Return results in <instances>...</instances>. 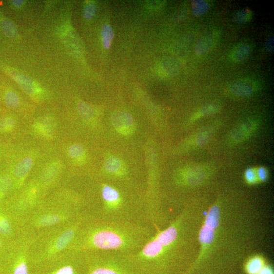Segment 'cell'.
Listing matches in <instances>:
<instances>
[{"label": "cell", "instance_id": "cell-19", "mask_svg": "<svg viewBox=\"0 0 274 274\" xmlns=\"http://www.w3.org/2000/svg\"><path fill=\"white\" fill-rule=\"evenodd\" d=\"M4 101L6 106L11 109H15L19 107L20 104V99L18 94L12 91H9L5 93Z\"/></svg>", "mask_w": 274, "mask_h": 274}, {"label": "cell", "instance_id": "cell-10", "mask_svg": "<svg viewBox=\"0 0 274 274\" xmlns=\"http://www.w3.org/2000/svg\"><path fill=\"white\" fill-rule=\"evenodd\" d=\"M68 155L74 163L78 165L83 164L86 158L85 149L79 144L70 145L68 149Z\"/></svg>", "mask_w": 274, "mask_h": 274}, {"label": "cell", "instance_id": "cell-26", "mask_svg": "<svg viewBox=\"0 0 274 274\" xmlns=\"http://www.w3.org/2000/svg\"><path fill=\"white\" fill-rule=\"evenodd\" d=\"M11 231V227L9 221L4 217L0 216V234L7 235Z\"/></svg>", "mask_w": 274, "mask_h": 274}, {"label": "cell", "instance_id": "cell-8", "mask_svg": "<svg viewBox=\"0 0 274 274\" xmlns=\"http://www.w3.org/2000/svg\"><path fill=\"white\" fill-rule=\"evenodd\" d=\"M104 168L109 176L121 178L126 176L127 168L123 162L117 157H110L105 162Z\"/></svg>", "mask_w": 274, "mask_h": 274}, {"label": "cell", "instance_id": "cell-2", "mask_svg": "<svg viewBox=\"0 0 274 274\" xmlns=\"http://www.w3.org/2000/svg\"><path fill=\"white\" fill-rule=\"evenodd\" d=\"M98 252L95 256L85 260L84 274H135L129 254Z\"/></svg>", "mask_w": 274, "mask_h": 274}, {"label": "cell", "instance_id": "cell-29", "mask_svg": "<svg viewBox=\"0 0 274 274\" xmlns=\"http://www.w3.org/2000/svg\"><path fill=\"white\" fill-rule=\"evenodd\" d=\"M14 274H29L27 265L24 261H21L15 268Z\"/></svg>", "mask_w": 274, "mask_h": 274}, {"label": "cell", "instance_id": "cell-31", "mask_svg": "<svg viewBox=\"0 0 274 274\" xmlns=\"http://www.w3.org/2000/svg\"><path fill=\"white\" fill-rule=\"evenodd\" d=\"M258 274H274V272L271 267L265 266Z\"/></svg>", "mask_w": 274, "mask_h": 274}, {"label": "cell", "instance_id": "cell-15", "mask_svg": "<svg viewBox=\"0 0 274 274\" xmlns=\"http://www.w3.org/2000/svg\"><path fill=\"white\" fill-rule=\"evenodd\" d=\"M230 89L234 95L240 97L251 95L254 92L251 86L241 82H236L232 84Z\"/></svg>", "mask_w": 274, "mask_h": 274}, {"label": "cell", "instance_id": "cell-9", "mask_svg": "<svg viewBox=\"0 0 274 274\" xmlns=\"http://www.w3.org/2000/svg\"><path fill=\"white\" fill-rule=\"evenodd\" d=\"M55 128L53 121L48 118H42L34 124V130L37 133L46 138H51Z\"/></svg>", "mask_w": 274, "mask_h": 274}, {"label": "cell", "instance_id": "cell-7", "mask_svg": "<svg viewBox=\"0 0 274 274\" xmlns=\"http://www.w3.org/2000/svg\"><path fill=\"white\" fill-rule=\"evenodd\" d=\"M217 128V124H216L206 126L194 134L187 141L186 144L187 147L189 149H195L205 144L211 139V137L215 134Z\"/></svg>", "mask_w": 274, "mask_h": 274}, {"label": "cell", "instance_id": "cell-27", "mask_svg": "<svg viewBox=\"0 0 274 274\" xmlns=\"http://www.w3.org/2000/svg\"><path fill=\"white\" fill-rule=\"evenodd\" d=\"M96 6L95 4L90 3L87 4L83 10L84 17L86 19H92L96 13Z\"/></svg>", "mask_w": 274, "mask_h": 274}, {"label": "cell", "instance_id": "cell-23", "mask_svg": "<svg viewBox=\"0 0 274 274\" xmlns=\"http://www.w3.org/2000/svg\"><path fill=\"white\" fill-rule=\"evenodd\" d=\"M47 166L44 170L43 176L46 179H51L57 175L60 165L58 162H54Z\"/></svg>", "mask_w": 274, "mask_h": 274}, {"label": "cell", "instance_id": "cell-21", "mask_svg": "<svg viewBox=\"0 0 274 274\" xmlns=\"http://www.w3.org/2000/svg\"><path fill=\"white\" fill-rule=\"evenodd\" d=\"M2 29L4 34L8 37L14 38L18 34L17 30L15 24L8 20H4L1 22Z\"/></svg>", "mask_w": 274, "mask_h": 274}, {"label": "cell", "instance_id": "cell-24", "mask_svg": "<svg viewBox=\"0 0 274 274\" xmlns=\"http://www.w3.org/2000/svg\"><path fill=\"white\" fill-rule=\"evenodd\" d=\"M244 179L248 184H254L258 182L256 169L250 168L246 169L244 172Z\"/></svg>", "mask_w": 274, "mask_h": 274}, {"label": "cell", "instance_id": "cell-16", "mask_svg": "<svg viewBox=\"0 0 274 274\" xmlns=\"http://www.w3.org/2000/svg\"><path fill=\"white\" fill-rule=\"evenodd\" d=\"M264 266V259L259 256H255L248 261L246 270L248 274H258Z\"/></svg>", "mask_w": 274, "mask_h": 274}, {"label": "cell", "instance_id": "cell-30", "mask_svg": "<svg viewBox=\"0 0 274 274\" xmlns=\"http://www.w3.org/2000/svg\"><path fill=\"white\" fill-rule=\"evenodd\" d=\"M256 169L258 182L266 181L269 176L268 169L264 167H260Z\"/></svg>", "mask_w": 274, "mask_h": 274}, {"label": "cell", "instance_id": "cell-4", "mask_svg": "<svg viewBox=\"0 0 274 274\" xmlns=\"http://www.w3.org/2000/svg\"><path fill=\"white\" fill-rule=\"evenodd\" d=\"M211 172V167L207 165L185 167L178 172L177 179L180 183L192 185L204 180Z\"/></svg>", "mask_w": 274, "mask_h": 274}, {"label": "cell", "instance_id": "cell-6", "mask_svg": "<svg viewBox=\"0 0 274 274\" xmlns=\"http://www.w3.org/2000/svg\"><path fill=\"white\" fill-rule=\"evenodd\" d=\"M111 121L116 130L123 135L132 134L135 124L132 116L126 112L117 111L112 116Z\"/></svg>", "mask_w": 274, "mask_h": 274}, {"label": "cell", "instance_id": "cell-12", "mask_svg": "<svg viewBox=\"0 0 274 274\" xmlns=\"http://www.w3.org/2000/svg\"><path fill=\"white\" fill-rule=\"evenodd\" d=\"M218 35L217 34L213 33L204 37V39L199 41L196 46V53L201 55L208 51L215 44L218 39Z\"/></svg>", "mask_w": 274, "mask_h": 274}, {"label": "cell", "instance_id": "cell-1", "mask_svg": "<svg viewBox=\"0 0 274 274\" xmlns=\"http://www.w3.org/2000/svg\"><path fill=\"white\" fill-rule=\"evenodd\" d=\"M86 242L97 251L131 254L138 251L155 234L149 224L99 221Z\"/></svg>", "mask_w": 274, "mask_h": 274}, {"label": "cell", "instance_id": "cell-3", "mask_svg": "<svg viewBox=\"0 0 274 274\" xmlns=\"http://www.w3.org/2000/svg\"><path fill=\"white\" fill-rule=\"evenodd\" d=\"M219 220L220 210L217 206L215 205L212 207L208 212L204 225L199 236V240L202 245V253L214 241L215 233L219 226Z\"/></svg>", "mask_w": 274, "mask_h": 274}, {"label": "cell", "instance_id": "cell-18", "mask_svg": "<svg viewBox=\"0 0 274 274\" xmlns=\"http://www.w3.org/2000/svg\"><path fill=\"white\" fill-rule=\"evenodd\" d=\"M76 232L74 230H68L62 234L57 241L56 247L58 250H63L74 238Z\"/></svg>", "mask_w": 274, "mask_h": 274}, {"label": "cell", "instance_id": "cell-17", "mask_svg": "<svg viewBox=\"0 0 274 274\" xmlns=\"http://www.w3.org/2000/svg\"><path fill=\"white\" fill-rule=\"evenodd\" d=\"M250 52V47L245 44L241 45L235 48L231 55V58L234 61H241L246 59Z\"/></svg>", "mask_w": 274, "mask_h": 274}, {"label": "cell", "instance_id": "cell-11", "mask_svg": "<svg viewBox=\"0 0 274 274\" xmlns=\"http://www.w3.org/2000/svg\"><path fill=\"white\" fill-rule=\"evenodd\" d=\"M33 165V158L30 157H25L15 167V175L19 178L26 177L31 171Z\"/></svg>", "mask_w": 274, "mask_h": 274}, {"label": "cell", "instance_id": "cell-22", "mask_svg": "<svg viewBox=\"0 0 274 274\" xmlns=\"http://www.w3.org/2000/svg\"><path fill=\"white\" fill-rule=\"evenodd\" d=\"M16 120L11 117H5L0 120V131L8 133L13 130L16 126Z\"/></svg>", "mask_w": 274, "mask_h": 274}, {"label": "cell", "instance_id": "cell-14", "mask_svg": "<svg viewBox=\"0 0 274 274\" xmlns=\"http://www.w3.org/2000/svg\"><path fill=\"white\" fill-rule=\"evenodd\" d=\"M79 114L85 120L93 122L96 118V114L94 108L89 104L84 102H79L78 105Z\"/></svg>", "mask_w": 274, "mask_h": 274}, {"label": "cell", "instance_id": "cell-5", "mask_svg": "<svg viewBox=\"0 0 274 274\" xmlns=\"http://www.w3.org/2000/svg\"><path fill=\"white\" fill-rule=\"evenodd\" d=\"M259 126L257 120L247 119L236 125L229 135L228 140L234 144H238L248 139L256 132Z\"/></svg>", "mask_w": 274, "mask_h": 274}, {"label": "cell", "instance_id": "cell-32", "mask_svg": "<svg viewBox=\"0 0 274 274\" xmlns=\"http://www.w3.org/2000/svg\"><path fill=\"white\" fill-rule=\"evenodd\" d=\"M11 3L16 7L20 8L24 4V1H22V0H14V1H11Z\"/></svg>", "mask_w": 274, "mask_h": 274}, {"label": "cell", "instance_id": "cell-20", "mask_svg": "<svg viewBox=\"0 0 274 274\" xmlns=\"http://www.w3.org/2000/svg\"><path fill=\"white\" fill-rule=\"evenodd\" d=\"M114 36V34L113 29L108 24L104 25L101 32V37L103 44L105 48L110 47Z\"/></svg>", "mask_w": 274, "mask_h": 274}, {"label": "cell", "instance_id": "cell-13", "mask_svg": "<svg viewBox=\"0 0 274 274\" xmlns=\"http://www.w3.org/2000/svg\"><path fill=\"white\" fill-rule=\"evenodd\" d=\"M220 109V106L219 104L215 103L207 104L194 114L190 121L195 122L203 117L215 114L218 113Z\"/></svg>", "mask_w": 274, "mask_h": 274}, {"label": "cell", "instance_id": "cell-28", "mask_svg": "<svg viewBox=\"0 0 274 274\" xmlns=\"http://www.w3.org/2000/svg\"><path fill=\"white\" fill-rule=\"evenodd\" d=\"M251 18L252 15L250 12L247 10H242L235 15V19L236 21L241 23L248 21Z\"/></svg>", "mask_w": 274, "mask_h": 274}, {"label": "cell", "instance_id": "cell-25", "mask_svg": "<svg viewBox=\"0 0 274 274\" xmlns=\"http://www.w3.org/2000/svg\"><path fill=\"white\" fill-rule=\"evenodd\" d=\"M60 218L56 215H47L42 217L39 220L40 225L42 226H49L55 225L59 222Z\"/></svg>", "mask_w": 274, "mask_h": 274}]
</instances>
